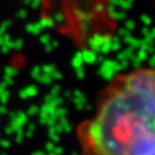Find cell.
Segmentation results:
<instances>
[{"label": "cell", "mask_w": 155, "mask_h": 155, "mask_svg": "<svg viewBox=\"0 0 155 155\" xmlns=\"http://www.w3.org/2000/svg\"><path fill=\"white\" fill-rule=\"evenodd\" d=\"M97 111L155 133V67L114 78L100 97Z\"/></svg>", "instance_id": "cell-1"}]
</instances>
